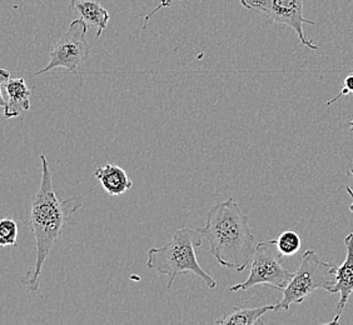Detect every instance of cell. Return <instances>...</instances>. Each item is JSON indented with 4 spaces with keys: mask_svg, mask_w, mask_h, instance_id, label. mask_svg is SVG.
Masks as SVG:
<instances>
[{
    "mask_svg": "<svg viewBox=\"0 0 353 325\" xmlns=\"http://www.w3.org/2000/svg\"><path fill=\"white\" fill-rule=\"evenodd\" d=\"M94 176L102 185L103 189L113 197L122 196L133 188V182L128 173L117 164H105L103 167H98L95 169Z\"/></svg>",
    "mask_w": 353,
    "mask_h": 325,
    "instance_id": "cell-10",
    "label": "cell"
},
{
    "mask_svg": "<svg viewBox=\"0 0 353 325\" xmlns=\"http://www.w3.org/2000/svg\"><path fill=\"white\" fill-rule=\"evenodd\" d=\"M348 125H350V129H351V132L353 133V119L351 122L348 123Z\"/></svg>",
    "mask_w": 353,
    "mask_h": 325,
    "instance_id": "cell-18",
    "label": "cell"
},
{
    "mask_svg": "<svg viewBox=\"0 0 353 325\" xmlns=\"http://www.w3.org/2000/svg\"><path fill=\"white\" fill-rule=\"evenodd\" d=\"M203 239L201 228H182L173 234L170 243L164 244L159 248H150L147 266L152 271L170 277L167 284L168 289H170L176 277L185 273L197 275L210 289H214L217 286V280L204 271L198 263L196 255V248H201L203 245Z\"/></svg>",
    "mask_w": 353,
    "mask_h": 325,
    "instance_id": "cell-3",
    "label": "cell"
},
{
    "mask_svg": "<svg viewBox=\"0 0 353 325\" xmlns=\"http://www.w3.org/2000/svg\"><path fill=\"white\" fill-rule=\"evenodd\" d=\"M276 243H277L279 251L283 255L291 257V255H294L301 249L302 240H301V237H299L296 231H283L279 235V239H276Z\"/></svg>",
    "mask_w": 353,
    "mask_h": 325,
    "instance_id": "cell-13",
    "label": "cell"
},
{
    "mask_svg": "<svg viewBox=\"0 0 353 325\" xmlns=\"http://www.w3.org/2000/svg\"><path fill=\"white\" fill-rule=\"evenodd\" d=\"M337 268L334 263L319 259L316 251H307L290 284L283 289V298L276 303V312L288 311L291 305L301 304L317 289L330 291L336 284Z\"/></svg>",
    "mask_w": 353,
    "mask_h": 325,
    "instance_id": "cell-4",
    "label": "cell"
},
{
    "mask_svg": "<svg viewBox=\"0 0 353 325\" xmlns=\"http://www.w3.org/2000/svg\"><path fill=\"white\" fill-rule=\"evenodd\" d=\"M282 255L274 239L257 244L248 278L243 283L232 285L230 291H247L256 285H268L283 291L294 273L285 269Z\"/></svg>",
    "mask_w": 353,
    "mask_h": 325,
    "instance_id": "cell-5",
    "label": "cell"
},
{
    "mask_svg": "<svg viewBox=\"0 0 353 325\" xmlns=\"http://www.w3.org/2000/svg\"><path fill=\"white\" fill-rule=\"evenodd\" d=\"M87 32L88 24L82 18L72 21L68 30L61 35V39L52 48L47 67L34 73L35 76L58 68L65 69L67 73L77 74L78 68L88 59L90 54Z\"/></svg>",
    "mask_w": 353,
    "mask_h": 325,
    "instance_id": "cell-6",
    "label": "cell"
},
{
    "mask_svg": "<svg viewBox=\"0 0 353 325\" xmlns=\"http://www.w3.org/2000/svg\"><path fill=\"white\" fill-rule=\"evenodd\" d=\"M346 190H347V191H348V194H350V196H351V198H352V200H353V190L351 189V188H348V187H346ZM350 210H351V213H353V202H352V204H351V205H350Z\"/></svg>",
    "mask_w": 353,
    "mask_h": 325,
    "instance_id": "cell-17",
    "label": "cell"
},
{
    "mask_svg": "<svg viewBox=\"0 0 353 325\" xmlns=\"http://www.w3.org/2000/svg\"><path fill=\"white\" fill-rule=\"evenodd\" d=\"M276 312V304L263 305L256 308L234 306L231 312L224 314L214 323L219 325H254L262 323V317L268 312Z\"/></svg>",
    "mask_w": 353,
    "mask_h": 325,
    "instance_id": "cell-12",
    "label": "cell"
},
{
    "mask_svg": "<svg viewBox=\"0 0 353 325\" xmlns=\"http://www.w3.org/2000/svg\"><path fill=\"white\" fill-rule=\"evenodd\" d=\"M41 182L37 191L29 216V229L34 234L35 262L21 283L30 291H37L41 285V271L52 248L63 233L65 224L72 220L75 213L82 209L87 194L69 198L61 202L53 188L52 173L46 156H41Z\"/></svg>",
    "mask_w": 353,
    "mask_h": 325,
    "instance_id": "cell-1",
    "label": "cell"
},
{
    "mask_svg": "<svg viewBox=\"0 0 353 325\" xmlns=\"http://www.w3.org/2000/svg\"><path fill=\"white\" fill-rule=\"evenodd\" d=\"M70 8L79 13L88 27L97 28V38H101L109 23L108 10L101 6L98 0H70Z\"/></svg>",
    "mask_w": 353,
    "mask_h": 325,
    "instance_id": "cell-11",
    "label": "cell"
},
{
    "mask_svg": "<svg viewBox=\"0 0 353 325\" xmlns=\"http://www.w3.org/2000/svg\"><path fill=\"white\" fill-rule=\"evenodd\" d=\"M346 245V259L343 264L337 268L336 284L333 285L328 293L340 294V302L337 304V314L345 309L348 299L353 293V233L348 234L345 239Z\"/></svg>",
    "mask_w": 353,
    "mask_h": 325,
    "instance_id": "cell-9",
    "label": "cell"
},
{
    "mask_svg": "<svg viewBox=\"0 0 353 325\" xmlns=\"http://www.w3.org/2000/svg\"><path fill=\"white\" fill-rule=\"evenodd\" d=\"M18 224L12 218H4L0 222V245L15 247L18 239Z\"/></svg>",
    "mask_w": 353,
    "mask_h": 325,
    "instance_id": "cell-14",
    "label": "cell"
},
{
    "mask_svg": "<svg viewBox=\"0 0 353 325\" xmlns=\"http://www.w3.org/2000/svg\"><path fill=\"white\" fill-rule=\"evenodd\" d=\"M0 89L7 92L8 101L1 104L7 119L21 116L24 112L29 110L32 90L28 88L24 78H10L0 84Z\"/></svg>",
    "mask_w": 353,
    "mask_h": 325,
    "instance_id": "cell-8",
    "label": "cell"
},
{
    "mask_svg": "<svg viewBox=\"0 0 353 325\" xmlns=\"http://www.w3.org/2000/svg\"><path fill=\"white\" fill-rule=\"evenodd\" d=\"M350 173H351V176H353V169H351V171H350Z\"/></svg>",
    "mask_w": 353,
    "mask_h": 325,
    "instance_id": "cell-19",
    "label": "cell"
},
{
    "mask_svg": "<svg viewBox=\"0 0 353 325\" xmlns=\"http://www.w3.org/2000/svg\"><path fill=\"white\" fill-rule=\"evenodd\" d=\"M241 4L252 12L263 13L271 23L292 28L299 36V41L317 50L319 48L307 39L303 32V24L314 25V21H308L303 17V0H239Z\"/></svg>",
    "mask_w": 353,
    "mask_h": 325,
    "instance_id": "cell-7",
    "label": "cell"
},
{
    "mask_svg": "<svg viewBox=\"0 0 353 325\" xmlns=\"http://www.w3.org/2000/svg\"><path fill=\"white\" fill-rule=\"evenodd\" d=\"M201 231L218 264L232 271H245L256 251L254 237L250 218L233 198L212 207Z\"/></svg>",
    "mask_w": 353,
    "mask_h": 325,
    "instance_id": "cell-2",
    "label": "cell"
},
{
    "mask_svg": "<svg viewBox=\"0 0 353 325\" xmlns=\"http://www.w3.org/2000/svg\"><path fill=\"white\" fill-rule=\"evenodd\" d=\"M348 93H353V74L347 75L345 83H343V88H342V90H341L337 96H334L333 99H331L330 102L327 103V105H328V107L332 105L333 103L337 102L341 96L348 94Z\"/></svg>",
    "mask_w": 353,
    "mask_h": 325,
    "instance_id": "cell-15",
    "label": "cell"
},
{
    "mask_svg": "<svg viewBox=\"0 0 353 325\" xmlns=\"http://www.w3.org/2000/svg\"><path fill=\"white\" fill-rule=\"evenodd\" d=\"M172 1H174V0H161V4H159V6H158L153 12H150V13L145 17V19H144V27L143 28L147 27V23L150 21V17H153L157 12H159L161 9H164V8H170V4H172Z\"/></svg>",
    "mask_w": 353,
    "mask_h": 325,
    "instance_id": "cell-16",
    "label": "cell"
}]
</instances>
